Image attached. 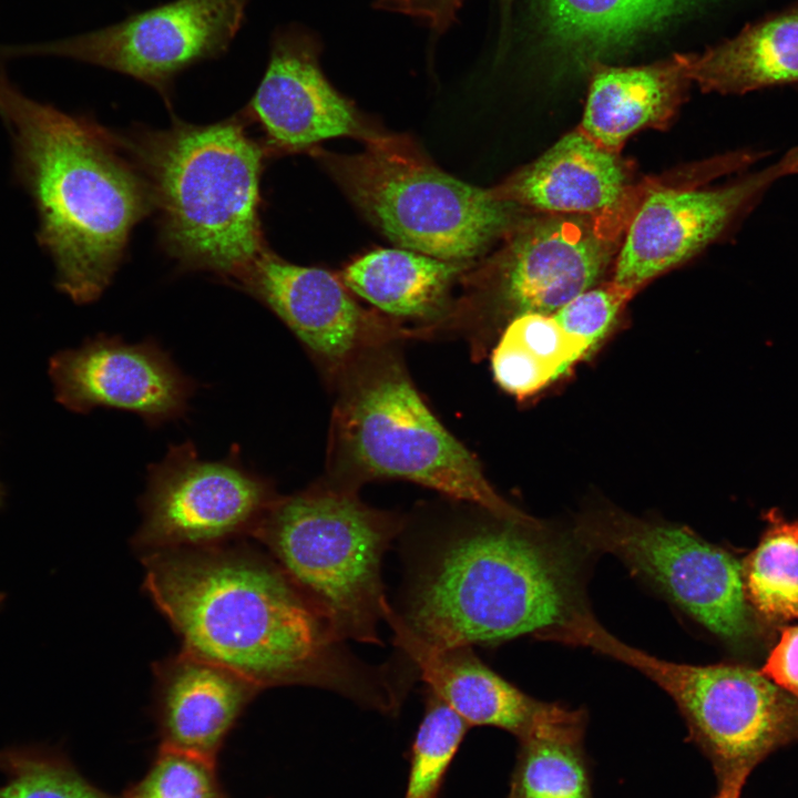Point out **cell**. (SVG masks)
I'll return each mask as SVG.
<instances>
[{
    "label": "cell",
    "instance_id": "cell-1",
    "mask_svg": "<svg viewBox=\"0 0 798 798\" xmlns=\"http://www.w3.org/2000/svg\"><path fill=\"white\" fill-rule=\"evenodd\" d=\"M144 565L145 589L183 651L260 689L308 685L381 713L400 708L406 682L352 655L273 559L218 544L147 552Z\"/></svg>",
    "mask_w": 798,
    "mask_h": 798
},
{
    "label": "cell",
    "instance_id": "cell-2",
    "mask_svg": "<svg viewBox=\"0 0 798 798\" xmlns=\"http://www.w3.org/2000/svg\"><path fill=\"white\" fill-rule=\"evenodd\" d=\"M406 542L395 612L441 647L497 644L560 626L587 610L576 541L540 523L462 513Z\"/></svg>",
    "mask_w": 798,
    "mask_h": 798
},
{
    "label": "cell",
    "instance_id": "cell-3",
    "mask_svg": "<svg viewBox=\"0 0 798 798\" xmlns=\"http://www.w3.org/2000/svg\"><path fill=\"white\" fill-rule=\"evenodd\" d=\"M0 114L57 288L75 304L95 301L112 282L133 227L153 206L145 176L114 135L25 96L1 78Z\"/></svg>",
    "mask_w": 798,
    "mask_h": 798
},
{
    "label": "cell",
    "instance_id": "cell-4",
    "mask_svg": "<svg viewBox=\"0 0 798 798\" xmlns=\"http://www.w3.org/2000/svg\"><path fill=\"white\" fill-rule=\"evenodd\" d=\"M124 144L146 178L168 254L185 269L233 285L266 248L259 219L265 150L236 119L176 123Z\"/></svg>",
    "mask_w": 798,
    "mask_h": 798
},
{
    "label": "cell",
    "instance_id": "cell-5",
    "mask_svg": "<svg viewBox=\"0 0 798 798\" xmlns=\"http://www.w3.org/2000/svg\"><path fill=\"white\" fill-rule=\"evenodd\" d=\"M337 376L330 482L356 490L370 480H406L499 518L536 522L497 493L423 401L389 341L366 348Z\"/></svg>",
    "mask_w": 798,
    "mask_h": 798
},
{
    "label": "cell",
    "instance_id": "cell-6",
    "mask_svg": "<svg viewBox=\"0 0 798 798\" xmlns=\"http://www.w3.org/2000/svg\"><path fill=\"white\" fill-rule=\"evenodd\" d=\"M403 526L356 490L327 482L278 497L253 535L340 640L380 644L381 563Z\"/></svg>",
    "mask_w": 798,
    "mask_h": 798
},
{
    "label": "cell",
    "instance_id": "cell-7",
    "mask_svg": "<svg viewBox=\"0 0 798 798\" xmlns=\"http://www.w3.org/2000/svg\"><path fill=\"white\" fill-rule=\"evenodd\" d=\"M323 160L357 208L402 248L461 264L514 227L519 206L449 175L390 139Z\"/></svg>",
    "mask_w": 798,
    "mask_h": 798
},
{
    "label": "cell",
    "instance_id": "cell-8",
    "mask_svg": "<svg viewBox=\"0 0 798 798\" xmlns=\"http://www.w3.org/2000/svg\"><path fill=\"white\" fill-rule=\"evenodd\" d=\"M561 642L611 656L661 686L676 703L718 779L749 775L769 754L798 741V698L761 672L661 659L613 636L591 612L567 624Z\"/></svg>",
    "mask_w": 798,
    "mask_h": 798
},
{
    "label": "cell",
    "instance_id": "cell-9",
    "mask_svg": "<svg viewBox=\"0 0 798 798\" xmlns=\"http://www.w3.org/2000/svg\"><path fill=\"white\" fill-rule=\"evenodd\" d=\"M575 540L585 552L617 556L726 642L739 644L754 635L743 566L690 530L605 513L579 523Z\"/></svg>",
    "mask_w": 798,
    "mask_h": 798
},
{
    "label": "cell",
    "instance_id": "cell-10",
    "mask_svg": "<svg viewBox=\"0 0 798 798\" xmlns=\"http://www.w3.org/2000/svg\"><path fill=\"white\" fill-rule=\"evenodd\" d=\"M277 498L272 481L246 468L237 451L213 461L191 441L171 444L147 468L135 543L146 553L218 545L253 534Z\"/></svg>",
    "mask_w": 798,
    "mask_h": 798
},
{
    "label": "cell",
    "instance_id": "cell-11",
    "mask_svg": "<svg viewBox=\"0 0 798 798\" xmlns=\"http://www.w3.org/2000/svg\"><path fill=\"white\" fill-rule=\"evenodd\" d=\"M249 0H174L105 28L4 54H51L132 76L167 101L185 69L226 53Z\"/></svg>",
    "mask_w": 798,
    "mask_h": 798
},
{
    "label": "cell",
    "instance_id": "cell-12",
    "mask_svg": "<svg viewBox=\"0 0 798 798\" xmlns=\"http://www.w3.org/2000/svg\"><path fill=\"white\" fill-rule=\"evenodd\" d=\"M648 188L636 186L620 205L602 213H544L513 227L494 279L497 298L510 319L523 313H554L593 288L614 265Z\"/></svg>",
    "mask_w": 798,
    "mask_h": 798
},
{
    "label": "cell",
    "instance_id": "cell-13",
    "mask_svg": "<svg viewBox=\"0 0 798 798\" xmlns=\"http://www.w3.org/2000/svg\"><path fill=\"white\" fill-rule=\"evenodd\" d=\"M798 173V145L763 168L715 187H649L626 228L612 282L635 294L662 273L713 244Z\"/></svg>",
    "mask_w": 798,
    "mask_h": 798
},
{
    "label": "cell",
    "instance_id": "cell-14",
    "mask_svg": "<svg viewBox=\"0 0 798 798\" xmlns=\"http://www.w3.org/2000/svg\"><path fill=\"white\" fill-rule=\"evenodd\" d=\"M48 374L54 398L65 409L130 411L150 427L184 417L196 390L194 380L153 339L129 344L119 336L98 335L51 356Z\"/></svg>",
    "mask_w": 798,
    "mask_h": 798
},
{
    "label": "cell",
    "instance_id": "cell-15",
    "mask_svg": "<svg viewBox=\"0 0 798 798\" xmlns=\"http://www.w3.org/2000/svg\"><path fill=\"white\" fill-rule=\"evenodd\" d=\"M272 310L332 374L393 329L365 311L331 273L290 264L267 247L233 284Z\"/></svg>",
    "mask_w": 798,
    "mask_h": 798
},
{
    "label": "cell",
    "instance_id": "cell-16",
    "mask_svg": "<svg viewBox=\"0 0 798 798\" xmlns=\"http://www.w3.org/2000/svg\"><path fill=\"white\" fill-rule=\"evenodd\" d=\"M246 111L275 151H301L337 136L368 143L382 137L326 79L317 41L297 27L275 31L266 71Z\"/></svg>",
    "mask_w": 798,
    "mask_h": 798
},
{
    "label": "cell",
    "instance_id": "cell-17",
    "mask_svg": "<svg viewBox=\"0 0 798 798\" xmlns=\"http://www.w3.org/2000/svg\"><path fill=\"white\" fill-rule=\"evenodd\" d=\"M155 676L158 747L215 761L260 690L239 674L185 651L157 664Z\"/></svg>",
    "mask_w": 798,
    "mask_h": 798
},
{
    "label": "cell",
    "instance_id": "cell-18",
    "mask_svg": "<svg viewBox=\"0 0 798 798\" xmlns=\"http://www.w3.org/2000/svg\"><path fill=\"white\" fill-rule=\"evenodd\" d=\"M383 621L393 644L406 656L430 693L456 712L468 726H491L518 739L532 726L543 702H538L489 668L472 646L441 647L413 634L388 602Z\"/></svg>",
    "mask_w": 798,
    "mask_h": 798
},
{
    "label": "cell",
    "instance_id": "cell-19",
    "mask_svg": "<svg viewBox=\"0 0 798 798\" xmlns=\"http://www.w3.org/2000/svg\"><path fill=\"white\" fill-rule=\"evenodd\" d=\"M620 156L576 129L493 188L498 197L546 214H597L636 188Z\"/></svg>",
    "mask_w": 798,
    "mask_h": 798
},
{
    "label": "cell",
    "instance_id": "cell-20",
    "mask_svg": "<svg viewBox=\"0 0 798 798\" xmlns=\"http://www.w3.org/2000/svg\"><path fill=\"white\" fill-rule=\"evenodd\" d=\"M690 82L682 53L641 66L597 64L577 129L620 153L636 131L664 129L683 103Z\"/></svg>",
    "mask_w": 798,
    "mask_h": 798
},
{
    "label": "cell",
    "instance_id": "cell-21",
    "mask_svg": "<svg viewBox=\"0 0 798 798\" xmlns=\"http://www.w3.org/2000/svg\"><path fill=\"white\" fill-rule=\"evenodd\" d=\"M705 92L745 94L798 83V1L747 24L702 53H683Z\"/></svg>",
    "mask_w": 798,
    "mask_h": 798
},
{
    "label": "cell",
    "instance_id": "cell-22",
    "mask_svg": "<svg viewBox=\"0 0 798 798\" xmlns=\"http://www.w3.org/2000/svg\"><path fill=\"white\" fill-rule=\"evenodd\" d=\"M697 0H539L550 38L576 59L621 51Z\"/></svg>",
    "mask_w": 798,
    "mask_h": 798
},
{
    "label": "cell",
    "instance_id": "cell-23",
    "mask_svg": "<svg viewBox=\"0 0 798 798\" xmlns=\"http://www.w3.org/2000/svg\"><path fill=\"white\" fill-rule=\"evenodd\" d=\"M585 713L543 703L519 738L509 798H592L583 749Z\"/></svg>",
    "mask_w": 798,
    "mask_h": 798
},
{
    "label": "cell",
    "instance_id": "cell-24",
    "mask_svg": "<svg viewBox=\"0 0 798 798\" xmlns=\"http://www.w3.org/2000/svg\"><path fill=\"white\" fill-rule=\"evenodd\" d=\"M460 266L402 247L385 248L354 260L340 280L389 315L432 319L442 310Z\"/></svg>",
    "mask_w": 798,
    "mask_h": 798
},
{
    "label": "cell",
    "instance_id": "cell-25",
    "mask_svg": "<svg viewBox=\"0 0 798 798\" xmlns=\"http://www.w3.org/2000/svg\"><path fill=\"white\" fill-rule=\"evenodd\" d=\"M587 357L553 313H523L512 317L502 329L491 354V369L504 391L526 398Z\"/></svg>",
    "mask_w": 798,
    "mask_h": 798
},
{
    "label": "cell",
    "instance_id": "cell-26",
    "mask_svg": "<svg viewBox=\"0 0 798 798\" xmlns=\"http://www.w3.org/2000/svg\"><path fill=\"white\" fill-rule=\"evenodd\" d=\"M756 550L743 566L748 602L774 622L798 618V522L774 511Z\"/></svg>",
    "mask_w": 798,
    "mask_h": 798
},
{
    "label": "cell",
    "instance_id": "cell-27",
    "mask_svg": "<svg viewBox=\"0 0 798 798\" xmlns=\"http://www.w3.org/2000/svg\"><path fill=\"white\" fill-rule=\"evenodd\" d=\"M6 782L0 798H121L88 780L61 745L30 743L0 749Z\"/></svg>",
    "mask_w": 798,
    "mask_h": 798
},
{
    "label": "cell",
    "instance_id": "cell-28",
    "mask_svg": "<svg viewBox=\"0 0 798 798\" xmlns=\"http://www.w3.org/2000/svg\"><path fill=\"white\" fill-rule=\"evenodd\" d=\"M424 700L423 716L409 751L403 798H438L447 771L470 728L429 690Z\"/></svg>",
    "mask_w": 798,
    "mask_h": 798
},
{
    "label": "cell",
    "instance_id": "cell-29",
    "mask_svg": "<svg viewBox=\"0 0 798 798\" xmlns=\"http://www.w3.org/2000/svg\"><path fill=\"white\" fill-rule=\"evenodd\" d=\"M121 798H226L216 761L158 747L144 776Z\"/></svg>",
    "mask_w": 798,
    "mask_h": 798
},
{
    "label": "cell",
    "instance_id": "cell-30",
    "mask_svg": "<svg viewBox=\"0 0 798 798\" xmlns=\"http://www.w3.org/2000/svg\"><path fill=\"white\" fill-rule=\"evenodd\" d=\"M633 295L611 280L577 295L553 314L565 331L591 356L610 334Z\"/></svg>",
    "mask_w": 798,
    "mask_h": 798
},
{
    "label": "cell",
    "instance_id": "cell-31",
    "mask_svg": "<svg viewBox=\"0 0 798 798\" xmlns=\"http://www.w3.org/2000/svg\"><path fill=\"white\" fill-rule=\"evenodd\" d=\"M761 673L798 698V624L782 632Z\"/></svg>",
    "mask_w": 798,
    "mask_h": 798
},
{
    "label": "cell",
    "instance_id": "cell-32",
    "mask_svg": "<svg viewBox=\"0 0 798 798\" xmlns=\"http://www.w3.org/2000/svg\"><path fill=\"white\" fill-rule=\"evenodd\" d=\"M466 0H378L381 9L397 11L423 21L437 31H443L453 21Z\"/></svg>",
    "mask_w": 798,
    "mask_h": 798
},
{
    "label": "cell",
    "instance_id": "cell-33",
    "mask_svg": "<svg viewBox=\"0 0 798 798\" xmlns=\"http://www.w3.org/2000/svg\"><path fill=\"white\" fill-rule=\"evenodd\" d=\"M748 775L737 774L719 780V788L715 798H740L744 784Z\"/></svg>",
    "mask_w": 798,
    "mask_h": 798
},
{
    "label": "cell",
    "instance_id": "cell-34",
    "mask_svg": "<svg viewBox=\"0 0 798 798\" xmlns=\"http://www.w3.org/2000/svg\"><path fill=\"white\" fill-rule=\"evenodd\" d=\"M6 497H7L6 489H4L3 484L0 482V510L3 508V505L6 503Z\"/></svg>",
    "mask_w": 798,
    "mask_h": 798
}]
</instances>
